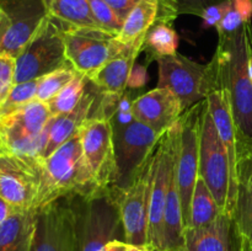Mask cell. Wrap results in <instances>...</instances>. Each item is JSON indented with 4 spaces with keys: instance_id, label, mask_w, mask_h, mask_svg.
<instances>
[{
    "instance_id": "obj_25",
    "label": "cell",
    "mask_w": 252,
    "mask_h": 251,
    "mask_svg": "<svg viewBox=\"0 0 252 251\" xmlns=\"http://www.w3.org/2000/svg\"><path fill=\"white\" fill-rule=\"evenodd\" d=\"M43 2L48 16L56 20L65 30L103 31L96 22L88 0H43Z\"/></svg>"
},
{
    "instance_id": "obj_42",
    "label": "cell",
    "mask_w": 252,
    "mask_h": 251,
    "mask_svg": "<svg viewBox=\"0 0 252 251\" xmlns=\"http://www.w3.org/2000/svg\"><path fill=\"white\" fill-rule=\"evenodd\" d=\"M0 153H2V147H1V142H0Z\"/></svg>"
},
{
    "instance_id": "obj_40",
    "label": "cell",
    "mask_w": 252,
    "mask_h": 251,
    "mask_svg": "<svg viewBox=\"0 0 252 251\" xmlns=\"http://www.w3.org/2000/svg\"><path fill=\"white\" fill-rule=\"evenodd\" d=\"M249 75H250L251 83H252V54H251L250 59H249Z\"/></svg>"
},
{
    "instance_id": "obj_21",
    "label": "cell",
    "mask_w": 252,
    "mask_h": 251,
    "mask_svg": "<svg viewBox=\"0 0 252 251\" xmlns=\"http://www.w3.org/2000/svg\"><path fill=\"white\" fill-rule=\"evenodd\" d=\"M143 44L144 42L132 44L122 53L110 59L89 78L90 83L105 95L120 96L127 89L135 61L143 51Z\"/></svg>"
},
{
    "instance_id": "obj_37",
    "label": "cell",
    "mask_w": 252,
    "mask_h": 251,
    "mask_svg": "<svg viewBox=\"0 0 252 251\" xmlns=\"http://www.w3.org/2000/svg\"><path fill=\"white\" fill-rule=\"evenodd\" d=\"M101 251H150V250L148 246L147 248H143V246H134L126 243V241L120 240V239H116V240H112L108 244H106V246Z\"/></svg>"
},
{
    "instance_id": "obj_2",
    "label": "cell",
    "mask_w": 252,
    "mask_h": 251,
    "mask_svg": "<svg viewBox=\"0 0 252 251\" xmlns=\"http://www.w3.org/2000/svg\"><path fill=\"white\" fill-rule=\"evenodd\" d=\"M37 160L39 189L33 206L36 211L62 198L89 199L101 193L84 157L80 130L48 157Z\"/></svg>"
},
{
    "instance_id": "obj_1",
    "label": "cell",
    "mask_w": 252,
    "mask_h": 251,
    "mask_svg": "<svg viewBox=\"0 0 252 251\" xmlns=\"http://www.w3.org/2000/svg\"><path fill=\"white\" fill-rule=\"evenodd\" d=\"M252 54V25L218 37V46L208 63L212 90L228 93L238 134L252 138V83L249 59Z\"/></svg>"
},
{
    "instance_id": "obj_33",
    "label": "cell",
    "mask_w": 252,
    "mask_h": 251,
    "mask_svg": "<svg viewBox=\"0 0 252 251\" xmlns=\"http://www.w3.org/2000/svg\"><path fill=\"white\" fill-rule=\"evenodd\" d=\"M16 84V58L10 54H0V107Z\"/></svg>"
},
{
    "instance_id": "obj_7",
    "label": "cell",
    "mask_w": 252,
    "mask_h": 251,
    "mask_svg": "<svg viewBox=\"0 0 252 251\" xmlns=\"http://www.w3.org/2000/svg\"><path fill=\"white\" fill-rule=\"evenodd\" d=\"M162 134L133 117L117 132L115 130L116 179L111 188L123 191L134 181L147 165Z\"/></svg>"
},
{
    "instance_id": "obj_13",
    "label": "cell",
    "mask_w": 252,
    "mask_h": 251,
    "mask_svg": "<svg viewBox=\"0 0 252 251\" xmlns=\"http://www.w3.org/2000/svg\"><path fill=\"white\" fill-rule=\"evenodd\" d=\"M64 41L68 63L88 79L129 47L101 30H64Z\"/></svg>"
},
{
    "instance_id": "obj_20",
    "label": "cell",
    "mask_w": 252,
    "mask_h": 251,
    "mask_svg": "<svg viewBox=\"0 0 252 251\" xmlns=\"http://www.w3.org/2000/svg\"><path fill=\"white\" fill-rule=\"evenodd\" d=\"M185 251H241L231 214L221 213L206 226L187 228Z\"/></svg>"
},
{
    "instance_id": "obj_34",
    "label": "cell",
    "mask_w": 252,
    "mask_h": 251,
    "mask_svg": "<svg viewBox=\"0 0 252 251\" xmlns=\"http://www.w3.org/2000/svg\"><path fill=\"white\" fill-rule=\"evenodd\" d=\"M223 1H226V0H172L176 7L177 15L186 14L198 17H201L204 10L208 9L209 6Z\"/></svg>"
},
{
    "instance_id": "obj_14",
    "label": "cell",
    "mask_w": 252,
    "mask_h": 251,
    "mask_svg": "<svg viewBox=\"0 0 252 251\" xmlns=\"http://www.w3.org/2000/svg\"><path fill=\"white\" fill-rule=\"evenodd\" d=\"M152 157L127 188L123 191H115L112 188L117 194L120 204L125 241L143 248L148 246Z\"/></svg>"
},
{
    "instance_id": "obj_38",
    "label": "cell",
    "mask_w": 252,
    "mask_h": 251,
    "mask_svg": "<svg viewBox=\"0 0 252 251\" xmlns=\"http://www.w3.org/2000/svg\"><path fill=\"white\" fill-rule=\"evenodd\" d=\"M10 27V21L9 17L6 16L2 9L0 7V54H1V47H2V42H4L5 36L7 33V30Z\"/></svg>"
},
{
    "instance_id": "obj_6",
    "label": "cell",
    "mask_w": 252,
    "mask_h": 251,
    "mask_svg": "<svg viewBox=\"0 0 252 251\" xmlns=\"http://www.w3.org/2000/svg\"><path fill=\"white\" fill-rule=\"evenodd\" d=\"M177 126L170 128L162 134L152 157V180H150V207L148 246L165 249L164 216L166 207L167 191L172 165L176 157Z\"/></svg>"
},
{
    "instance_id": "obj_5",
    "label": "cell",
    "mask_w": 252,
    "mask_h": 251,
    "mask_svg": "<svg viewBox=\"0 0 252 251\" xmlns=\"http://www.w3.org/2000/svg\"><path fill=\"white\" fill-rule=\"evenodd\" d=\"M64 27L47 16L16 57V84L39 79L66 65Z\"/></svg>"
},
{
    "instance_id": "obj_24",
    "label": "cell",
    "mask_w": 252,
    "mask_h": 251,
    "mask_svg": "<svg viewBox=\"0 0 252 251\" xmlns=\"http://www.w3.org/2000/svg\"><path fill=\"white\" fill-rule=\"evenodd\" d=\"M162 0H140L123 22L117 39L126 46L144 42L145 34L161 20Z\"/></svg>"
},
{
    "instance_id": "obj_12",
    "label": "cell",
    "mask_w": 252,
    "mask_h": 251,
    "mask_svg": "<svg viewBox=\"0 0 252 251\" xmlns=\"http://www.w3.org/2000/svg\"><path fill=\"white\" fill-rule=\"evenodd\" d=\"M83 153L96 186L101 192L113 186L116 179L115 128L110 117L95 116L80 128Z\"/></svg>"
},
{
    "instance_id": "obj_22",
    "label": "cell",
    "mask_w": 252,
    "mask_h": 251,
    "mask_svg": "<svg viewBox=\"0 0 252 251\" xmlns=\"http://www.w3.org/2000/svg\"><path fill=\"white\" fill-rule=\"evenodd\" d=\"M97 89L94 88L86 89L83 98L76 105L74 110L70 112L62 115L59 117H53L49 127L48 138H47L46 145L42 149L38 159L48 157L53 152H56L62 144L70 139L80 130L81 126L90 118V113L95 106L97 94Z\"/></svg>"
},
{
    "instance_id": "obj_28",
    "label": "cell",
    "mask_w": 252,
    "mask_h": 251,
    "mask_svg": "<svg viewBox=\"0 0 252 251\" xmlns=\"http://www.w3.org/2000/svg\"><path fill=\"white\" fill-rule=\"evenodd\" d=\"M89 79L83 74H76L75 78L58 94L54 98L47 102L49 112L53 117L70 112L76 107L88 89Z\"/></svg>"
},
{
    "instance_id": "obj_31",
    "label": "cell",
    "mask_w": 252,
    "mask_h": 251,
    "mask_svg": "<svg viewBox=\"0 0 252 251\" xmlns=\"http://www.w3.org/2000/svg\"><path fill=\"white\" fill-rule=\"evenodd\" d=\"M38 83L39 79H33V80L15 84L9 97L6 98L4 105L0 107V116L9 115L12 111L33 101L36 98Z\"/></svg>"
},
{
    "instance_id": "obj_32",
    "label": "cell",
    "mask_w": 252,
    "mask_h": 251,
    "mask_svg": "<svg viewBox=\"0 0 252 251\" xmlns=\"http://www.w3.org/2000/svg\"><path fill=\"white\" fill-rule=\"evenodd\" d=\"M98 26L107 33L117 37L123 27V20L105 0H88Z\"/></svg>"
},
{
    "instance_id": "obj_17",
    "label": "cell",
    "mask_w": 252,
    "mask_h": 251,
    "mask_svg": "<svg viewBox=\"0 0 252 251\" xmlns=\"http://www.w3.org/2000/svg\"><path fill=\"white\" fill-rule=\"evenodd\" d=\"M0 7L10 21L1 53L16 58L48 14L43 0H0Z\"/></svg>"
},
{
    "instance_id": "obj_9",
    "label": "cell",
    "mask_w": 252,
    "mask_h": 251,
    "mask_svg": "<svg viewBox=\"0 0 252 251\" xmlns=\"http://www.w3.org/2000/svg\"><path fill=\"white\" fill-rule=\"evenodd\" d=\"M122 229L120 204L112 188L83 199L79 218V251H101Z\"/></svg>"
},
{
    "instance_id": "obj_27",
    "label": "cell",
    "mask_w": 252,
    "mask_h": 251,
    "mask_svg": "<svg viewBox=\"0 0 252 251\" xmlns=\"http://www.w3.org/2000/svg\"><path fill=\"white\" fill-rule=\"evenodd\" d=\"M179 36L171 22L158 21L145 34L143 51L147 52L153 59L174 56L177 53Z\"/></svg>"
},
{
    "instance_id": "obj_30",
    "label": "cell",
    "mask_w": 252,
    "mask_h": 251,
    "mask_svg": "<svg viewBox=\"0 0 252 251\" xmlns=\"http://www.w3.org/2000/svg\"><path fill=\"white\" fill-rule=\"evenodd\" d=\"M251 17L252 0H231L228 12L216 27L218 37L238 31L244 25L251 22Z\"/></svg>"
},
{
    "instance_id": "obj_26",
    "label": "cell",
    "mask_w": 252,
    "mask_h": 251,
    "mask_svg": "<svg viewBox=\"0 0 252 251\" xmlns=\"http://www.w3.org/2000/svg\"><path fill=\"white\" fill-rule=\"evenodd\" d=\"M221 213L224 212L217 203L206 181L201 176H198L193 193H192L189 224L187 228H201V226L208 225V224L213 223Z\"/></svg>"
},
{
    "instance_id": "obj_35",
    "label": "cell",
    "mask_w": 252,
    "mask_h": 251,
    "mask_svg": "<svg viewBox=\"0 0 252 251\" xmlns=\"http://www.w3.org/2000/svg\"><path fill=\"white\" fill-rule=\"evenodd\" d=\"M231 0H226V1L219 2V4L212 5L208 9L204 10L202 14L201 19L203 21L204 27H217L219 22L223 20L225 14L228 12L229 7H230Z\"/></svg>"
},
{
    "instance_id": "obj_11",
    "label": "cell",
    "mask_w": 252,
    "mask_h": 251,
    "mask_svg": "<svg viewBox=\"0 0 252 251\" xmlns=\"http://www.w3.org/2000/svg\"><path fill=\"white\" fill-rule=\"evenodd\" d=\"M199 176L206 181L217 203L226 213L231 187V169L228 152L208 111H203L199 139Z\"/></svg>"
},
{
    "instance_id": "obj_23",
    "label": "cell",
    "mask_w": 252,
    "mask_h": 251,
    "mask_svg": "<svg viewBox=\"0 0 252 251\" xmlns=\"http://www.w3.org/2000/svg\"><path fill=\"white\" fill-rule=\"evenodd\" d=\"M36 213L33 208H15L0 225V251H31Z\"/></svg>"
},
{
    "instance_id": "obj_3",
    "label": "cell",
    "mask_w": 252,
    "mask_h": 251,
    "mask_svg": "<svg viewBox=\"0 0 252 251\" xmlns=\"http://www.w3.org/2000/svg\"><path fill=\"white\" fill-rule=\"evenodd\" d=\"M52 120L47 103L37 98L9 115L0 116L2 152L38 159L46 145Z\"/></svg>"
},
{
    "instance_id": "obj_18",
    "label": "cell",
    "mask_w": 252,
    "mask_h": 251,
    "mask_svg": "<svg viewBox=\"0 0 252 251\" xmlns=\"http://www.w3.org/2000/svg\"><path fill=\"white\" fill-rule=\"evenodd\" d=\"M184 112L179 98L166 88L157 86L130 103V116L161 134L174 127Z\"/></svg>"
},
{
    "instance_id": "obj_19",
    "label": "cell",
    "mask_w": 252,
    "mask_h": 251,
    "mask_svg": "<svg viewBox=\"0 0 252 251\" xmlns=\"http://www.w3.org/2000/svg\"><path fill=\"white\" fill-rule=\"evenodd\" d=\"M208 111L214 121L219 135L223 140L228 152L229 161L231 169V187L229 204L226 213L231 214L234 201L236 194V159H238V128L234 121L233 111H231L230 98L228 93L223 89L212 90L207 96Z\"/></svg>"
},
{
    "instance_id": "obj_4",
    "label": "cell",
    "mask_w": 252,
    "mask_h": 251,
    "mask_svg": "<svg viewBox=\"0 0 252 251\" xmlns=\"http://www.w3.org/2000/svg\"><path fill=\"white\" fill-rule=\"evenodd\" d=\"M207 100L185 111L177 121L176 177L181 198L185 229L189 224L191 198L199 176V139L201 125Z\"/></svg>"
},
{
    "instance_id": "obj_15",
    "label": "cell",
    "mask_w": 252,
    "mask_h": 251,
    "mask_svg": "<svg viewBox=\"0 0 252 251\" xmlns=\"http://www.w3.org/2000/svg\"><path fill=\"white\" fill-rule=\"evenodd\" d=\"M39 189L38 160L0 153V197L15 208H33Z\"/></svg>"
},
{
    "instance_id": "obj_39",
    "label": "cell",
    "mask_w": 252,
    "mask_h": 251,
    "mask_svg": "<svg viewBox=\"0 0 252 251\" xmlns=\"http://www.w3.org/2000/svg\"><path fill=\"white\" fill-rule=\"evenodd\" d=\"M14 211L15 207H12L9 202H6L4 198L0 197V225L11 216Z\"/></svg>"
},
{
    "instance_id": "obj_41",
    "label": "cell",
    "mask_w": 252,
    "mask_h": 251,
    "mask_svg": "<svg viewBox=\"0 0 252 251\" xmlns=\"http://www.w3.org/2000/svg\"><path fill=\"white\" fill-rule=\"evenodd\" d=\"M149 248V246H148ZM150 251H166V250H159V249H154V248H149Z\"/></svg>"
},
{
    "instance_id": "obj_8",
    "label": "cell",
    "mask_w": 252,
    "mask_h": 251,
    "mask_svg": "<svg viewBox=\"0 0 252 251\" xmlns=\"http://www.w3.org/2000/svg\"><path fill=\"white\" fill-rule=\"evenodd\" d=\"M69 199L37 209L31 251H79L80 208Z\"/></svg>"
},
{
    "instance_id": "obj_29",
    "label": "cell",
    "mask_w": 252,
    "mask_h": 251,
    "mask_svg": "<svg viewBox=\"0 0 252 251\" xmlns=\"http://www.w3.org/2000/svg\"><path fill=\"white\" fill-rule=\"evenodd\" d=\"M78 74L70 64L62 66L52 73L39 78L38 88H37L36 98L42 102H48L56 97Z\"/></svg>"
},
{
    "instance_id": "obj_16",
    "label": "cell",
    "mask_w": 252,
    "mask_h": 251,
    "mask_svg": "<svg viewBox=\"0 0 252 251\" xmlns=\"http://www.w3.org/2000/svg\"><path fill=\"white\" fill-rule=\"evenodd\" d=\"M231 217L241 251H252V138L238 134L236 194Z\"/></svg>"
},
{
    "instance_id": "obj_10",
    "label": "cell",
    "mask_w": 252,
    "mask_h": 251,
    "mask_svg": "<svg viewBox=\"0 0 252 251\" xmlns=\"http://www.w3.org/2000/svg\"><path fill=\"white\" fill-rule=\"evenodd\" d=\"M159 65L158 88H166L176 95L186 111L196 103L206 100L212 91L208 64H199L189 57L180 54L157 59Z\"/></svg>"
},
{
    "instance_id": "obj_36",
    "label": "cell",
    "mask_w": 252,
    "mask_h": 251,
    "mask_svg": "<svg viewBox=\"0 0 252 251\" xmlns=\"http://www.w3.org/2000/svg\"><path fill=\"white\" fill-rule=\"evenodd\" d=\"M105 1L107 2V4L115 10L116 14L125 21L126 17L129 15V12L134 9V6L140 1V0H105Z\"/></svg>"
}]
</instances>
